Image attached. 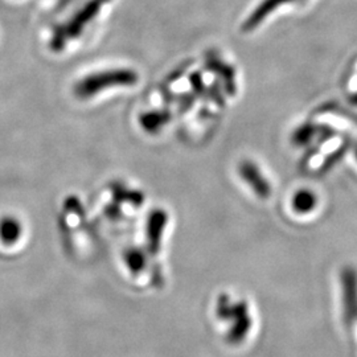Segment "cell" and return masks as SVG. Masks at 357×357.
Masks as SVG:
<instances>
[{
	"label": "cell",
	"mask_w": 357,
	"mask_h": 357,
	"mask_svg": "<svg viewBox=\"0 0 357 357\" xmlns=\"http://www.w3.org/2000/svg\"><path fill=\"white\" fill-rule=\"evenodd\" d=\"M240 174L243 178H246V181L255 188V192L261 197H268L271 192V188H270L266 178H264L261 172L258 171V167L255 166L250 162H245L240 166Z\"/></svg>",
	"instance_id": "obj_1"
},
{
	"label": "cell",
	"mask_w": 357,
	"mask_h": 357,
	"mask_svg": "<svg viewBox=\"0 0 357 357\" xmlns=\"http://www.w3.org/2000/svg\"><path fill=\"white\" fill-rule=\"evenodd\" d=\"M293 0H264L255 10V13L249 16V19L245 22L243 24V31H252L253 28L259 26L262 23V20L265 17H268L270 13H273L275 8H278L282 4L284 3H290Z\"/></svg>",
	"instance_id": "obj_2"
},
{
	"label": "cell",
	"mask_w": 357,
	"mask_h": 357,
	"mask_svg": "<svg viewBox=\"0 0 357 357\" xmlns=\"http://www.w3.org/2000/svg\"><path fill=\"white\" fill-rule=\"evenodd\" d=\"M293 208L298 213H308L317 206V196L308 190H301L294 195Z\"/></svg>",
	"instance_id": "obj_3"
},
{
	"label": "cell",
	"mask_w": 357,
	"mask_h": 357,
	"mask_svg": "<svg viewBox=\"0 0 357 357\" xmlns=\"http://www.w3.org/2000/svg\"><path fill=\"white\" fill-rule=\"evenodd\" d=\"M169 116H171V115H168L167 113H162V112H159V113H158V112H156V113H151V114H149L146 116L147 122L144 123V126H146V128H149L150 131H153V130H156V128L163 126L167 121L169 119Z\"/></svg>",
	"instance_id": "obj_4"
},
{
	"label": "cell",
	"mask_w": 357,
	"mask_h": 357,
	"mask_svg": "<svg viewBox=\"0 0 357 357\" xmlns=\"http://www.w3.org/2000/svg\"><path fill=\"white\" fill-rule=\"evenodd\" d=\"M314 131H315V128H312L311 125H305V126L298 128L294 134V142L296 144H305L307 142H310Z\"/></svg>",
	"instance_id": "obj_5"
}]
</instances>
